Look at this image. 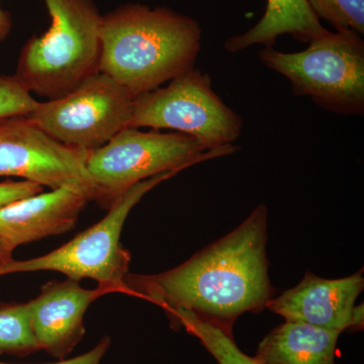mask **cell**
<instances>
[{"instance_id":"1","label":"cell","mask_w":364,"mask_h":364,"mask_svg":"<svg viewBox=\"0 0 364 364\" xmlns=\"http://www.w3.org/2000/svg\"><path fill=\"white\" fill-rule=\"evenodd\" d=\"M267 208L258 205L231 233L179 267L158 274H130L126 293L161 306L167 314L189 311L233 336L244 313H258L273 298L268 275Z\"/></svg>"},{"instance_id":"5","label":"cell","mask_w":364,"mask_h":364,"mask_svg":"<svg viewBox=\"0 0 364 364\" xmlns=\"http://www.w3.org/2000/svg\"><path fill=\"white\" fill-rule=\"evenodd\" d=\"M262 64L289 79L296 97L342 116L364 114V41L354 31L328 32L301 52L264 47Z\"/></svg>"},{"instance_id":"23","label":"cell","mask_w":364,"mask_h":364,"mask_svg":"<svg viewBox=\"0 0 364 364\" xmlns=\"http://www.w3.org/2000/svg\"><path fill=\"white\" fill-rule=\"evenodd\" d=\"M14 250L7 247L6 244L0 240V267H4L9 261L13 260Z\"/></svg>"},{"instance_id":"15","label":"cell","mask_w":364,"mask_h":364,"mask_svg":"<svg viewBox=\"0 0 364 364\" xmlns=\"http://www.w3.org/2000/svg\"><path fill=\"white\" fill-rule=\"evenodd\" d=\"M172 324L183 328L196 337L219 364H261L246 355L235 343L233 336L219 328L200 320L186 310H176L167 314Z\"/></svg>"},{"instance_id":"17","label":"cell","mask_w":364,"mask_h":364,"mask_svg":"<svg viewBox=\"0 0 364 364\" xmlns=\"http://www.w3.org/2000/svg\"><path fill=\"white\" fill-rule=\"evenodd\" d=\"M318 20L327 21L335 31L364 33V0H306Z\"/></svg>"},{"instance_id":"14","label":"cell","mask_w":364,"mask_h":364,"mask_svg":"<svg viewBox=\"0 0 364 364\" xmlns=\"http://www.w3.org/2000/svg\"><path fill=\"white\" fill-rule=\"evenodd\" d=\"M340 334L286 321L260 342L254 358L261 364H335Z\"/></svg>"},{"instance_id":"9","label":"cell","mask_w":364,"mask_h":364,"mask_svg":"<svg viewBox=\"0 0 364 364\" xmlns=\"http://www.w3.org/2000/svg\"><path fill=\"white\" fill-rule=\"evenodd\" d=\"M87 151L57 142L26 117L0 119V176L21 177L51 189L97 191L85 167Z\"/></svg>"},{"instance_id":"7","label":"cell","mask_w":364,"mask_h":364,"mask_svg":"<svg viewBox=\"0 0 364 364\" xmlns=\"http://www.w3.org/2000/svg\"><path fill=\"white\" fill-rule=\"evenodd\" d=\"M243 124V117L217 95L210 75L193 67L165 87L136 97L130 127L166 129L219 148L238 140Z\"/></svg>"},{"instance_id":"16","label":"cell","mask_w":364,"mask_h":364,"mask_svg":"<svg viewBox=\"0 0 364 364\" xmlns=\"http://www.w3.org/2000/svg\"><path fill=\"white\" fill-rule=\"evenodd\" d=\"M39 350L28 304H0V354L25 358Z\"/></svg>"},{"instance_id":"8","label":"cell","mask_w":364,"mask_h":364,"mask_svg":"<svg viewBox=\"0 0 364 364\" xmlns=\"http://www.w3.org/2000/svg\"><path fill=\"white\" fill-rule=\"evenodd\" d=\"M135 98L97 72L65 97L39 102L26 117L57 142L88 152L130 127Z\"/></svg>"},{"instance_id":"4","label":"cell","mask_w":364,"mask_h":364,"mask_svg":"<svg viewBox=\"0 0 364 364\" xmlns=\"http://www.w3.org/2000/svg\"><path fill=\"white\" fill-rule=\"evenodd\" d=\"M232 145L210 148L193 136L176 133L124 129L105 145L88 151L85 167L97 191L95 202L109 208L139 182L165 172L233 154Z\"/></svg>"},{"instance_id":"18","label":"cell","mask_w":364,"mask_h":364,"mask_svg":"<svg viewBox=\"0 0 364 364\" xmlns=\"http://www.w3.org/2000/svg\"><path fill=\"white\" fill-rule=\"evenodd\" d=\"M39 102L14 76L0 75V119L28 117Z\"/></svg>"},{"instance_id":"2","label":"cell","mask_w":364,"mask_h":364,"mask_svg":"<svg viewBox=\"0 0 364 364\" xmlns=\"http://www.w3.org/2000/svg\"><path fill=\"white\" fill-rule=\"evenodd\" d=\"M100 72L139 97L195 67L198 21L166 6L124 4L102 16Z\"/></svg>"},{"instance_id":"19","label":"cell","mask_w":364,"mask_h":364,"mask_svg":"<svg viewBox=\"0 0 364 364\" xmlns=\"http://www.w3.org/2000/svg\"><path fill=\"white\" fill-rule=\"evenodd\" d=\"M44 186L30 181L0 182V208L21 198L44 193Z\"/></svg>"},{"instance_id":"13","label":"cell","mask_w":364,"mask_h":364,"mask_svg":"<svg viewBox=\"0 0 364 364\" xmlns=\"http://www.w3.org/2000/svg\"><path fill=\"white\" fill-rule=\"evenodd\" d=\"M328 32L306 0H267L259 21L246 32L229 38L224 47L230 53L243 51L254 45L270 48L284 35L309 44Z\"/></svg>"},{"instance_id":"20","label":"cell","mask_w":364,"mask_h":364,"mask_svg":"<svg viewBox=\"0 0 364 364\" xmlns=\"http://www.w3.org/2000/svg\"><path fill=\"white\" fill-rule=\"evenodd\" d=\"M111 343V338L109 336H105L91 350L86 352L85 354H81L77 358L63 359L59 363L46 364H100L105 353L109 351ZM0 364L14 363H0Z\"/></svg>"},{"instance_id":"21","label":"cell","mask_w":364,"mask_h":364,"mask_svg":"<svg viewBox=\"0 0 364 364\" xmlns=\"http://www.w3.org/2000/svg\"><path fill=\"white\" fill-rule=\"evenodd\" d=\"M13 30V18L11 14L0 6V42L6 39Z\"/></svg>"},{"instance_id":"10","label":"cell","mask_w":364,"mask_h":364,"mask_svg":"<svg viewBox=\"0 0 364 364\" xmlns=\"http://www.w3.org/2000/svg\"><path fill=\"white\" fill-rule=\"evenodd\" d=\"M109 289H85L78 282H47L37 298L28 301L31 327L41 350L65 359L85 335V315L88 306Z\"/></svg>"},{"instance_id":"22","label":"cell","mask_w":364,"mask_h":364,"mask_svg":"<svg viewBox=\"0 0 364 364\" xmlns=\"http://www.w3.org/2000/svg\"><path fill=\"white\" fill-rule=\"evenodd\" d=\"M364 323L363 304L361 306H354L352 313L351 324L349 330H363Z\"/></svg>"},{"instance_id":"11","label":"cell","mask_w":364,"mask_h":364,"mask_svg":"<svg viewBox=\"0 0 364 364\" xmlns=\"http://www.w3.org/2000/svg\"><path fill=\"white\" fill-rule=\"evenodd\" d=\"M363 289V269L340 279H321L306 272L298 286L270 299L267 308L289 322L342 333L350 328L355 301Z\"/></svg>"},{"instance_id":"3","label":"cell","mask_w":364,"mask_h":364,"mask_svg":"<svg viewBox=\"0 0 364 364\" xmlns=\"http://www.w3.org/2000/svg\"><path fill=\"white\" fill-rule=\"evenodd\" d=\"M51 25L21 49L14 77L49 100L65 97L100 72L102 16L95 0H43Z\"/></svg>"},{"instance_id":"6","label":"cell","mask_w":364,"mask_h":364,"mask_svg":"<svg viewBox=\"0 0 364 364\" xmlns=\"http://www.w3.org/2000/svg\"><path fill=\"white\" fill-rule=\"evenodd\" d=\"M177 173V171L165 172L139 182L112 203L102 221L44 256L9 261L0 267V275L47 270L63 273L75 282L93 279L98 282V287L109 291L126 293L124 279L129 274L131 254L121 244L124 222L148 191Z\"/></svg>"},{"instance_id":"12","label":"cell","mask_w":364,"mask_h":364,"mask_svg":"<svg viewBox=\"0 0 364 364\" xmlns=\"http://www.w3.org/2000/svg\"><path fill=\"white\" fill-rule=\"evenodd\" d=\"M90 202L80 191L51 189L0 208V240L14 250L23 244L70 231Z\"/></svg>"}]
</instances>
